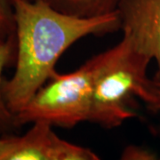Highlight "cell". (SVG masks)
Here are the masks:
<instances>
[{"instance_id":"3","label":"cell","mask_w":160,"mask_h":160,"mask_svg":"<svg viewBox=\"0 0 160 160\" xmlns=\"http://www.w3.org/2000/svg\"><path fill=\"white\" fill-rule=\"evenodd\" d=\"M92 92V64L88 60L73 72L52 77L14 116L13 124L44 121L52 126L73 128L89 121Z\"/></svg>"},{"instance_id":"4","label":"cell","mask_w":160,"mask_h":160,"mask_svg":"<svg viewBox=\"0 0 160 160\" xmlns=\"http://www.w3.org/2000/svg\"><path fill=\"white\" fill-rule=\"evenodd\" d=\"M22 136L1 138L0 160H98L92 149L60 138L52 126L37 121Z\"/></svg>"},{"instance_id":"7","label":"cell","mask_w":160,"mask_h":160,"mask_svg":"<svg viewBox=\"0 0 160 160\" xmlns=\"http://www.w3.org/2000/svg\"><path fill=\"white\" fill-rule=\"evenodd\" d=\"M16 52V40L11 35L7 39L0 44V124L13 123V115L6 106L3 95V83L2 78L3 70L10 62L13 53Z\"/></svg>"},{"instance_id":"2","label":"cell","mask_w":160,"mask_h":160,"mask_svg":"<svg viewBox=\"0 0 160 160\" xmlns=\"http://www.w3.org/2000/svg\"><path fill=\"white\" fill-rule=\"evenodd\" d=\"M92 73V92L89 122L112 129L135 117L132 99L142 101L150 79L147 69L151 60L123 34L118 45L89 59Z\"/></svg>"},{"instance_id":"1","label":"cell","mask_w":160,"mask_h":160,"mask_svg":"<svg viewBox=\"0 0 160 160\" xmlns=\"http://www.w3.org/2000/svg\"><path fill=\"white\" fill-rule=\"evenodd\" d=\"M16 29V67L4 80L3 95L14 116L42 86L57 74L55 65L69 46L89 35L121 29L117 10L79 17L63 13L43 1L9 0Z\"/></svg>"},{"instance_id":"8","label":"cell","mask_w":160,"mask_h":160,"mask_svg":"<svg viewBox=\"0 0 160 160\" xmlns=\"http://www.w3.org/2000/svg\"><path fill=\"white\" fill-rule=\"evenodd\" d=\"M9 0H0V44L5 42L9 35L12 23H14L12 12L9 9Z\"/></svg>"},{"instance_id":"5","label":"cell","mask_w":160,"mask_h":160,"mask_svg":"<svg viewBox=\"0 0 160 160\" xmlns=\"http://www.w3.org/2000/svg\"><path fill=\"white\" fill-rule=\"evenodd\" d=\"M116 10L123 34L156 62L153 79L160 82V0H120Z\"/></svg>"},{"instance_id":"9","label":"cell","mask_w":160,"mask_h":160,"mask_svg":"<svg viewBox=\"0 0 160 160\" xmlns=\"http://www.w3.org/2000/svg\"><path fill=\"white\" fill-rule=\"evenodd\" d=\"M142 102L150 111L160 115V82L150 79L146 97Z\"/></svg>"},{"instance_id":"6","label":"cell","mask_w":160,"mask_h":160,"mask_svg":"<svg viewBox=\"0 0 160 160\" xmlns=\"http://www.w3.org/2000/svg\"><path fill=\"white\" fill-rule=\"evenodd\" d=\"M43 1L63 13L93 17L116 11L120 0H29Z\"/></svg>"},{"instance_id":"10","label":"cell","mask_w":160,"mask_h":160,"mask_svg":"<svg viewBox=\"0 0 160 160\" xmlns=\"http://www.w3.org/2000/svg\"><path fill=\"white\" fill-rule=\"evenodd\" d=\"M122 159H136V160H151L156 159V155L149 149H144L138 146L127 147L121 156Z\"/></svg>"},{"instance_id":"11","label":"cell","mask_w":160,"mask_h":160,"mask_svg":"<svg viewBox=\"0 0 160 160\" xmlns=\"http://www.w3.org/2000/svg\"><path fill=\"white\" fill-rule=\"evenodd\" d=\"M0 147H1V139H0Z\"/></svg>"}]
</instances>
